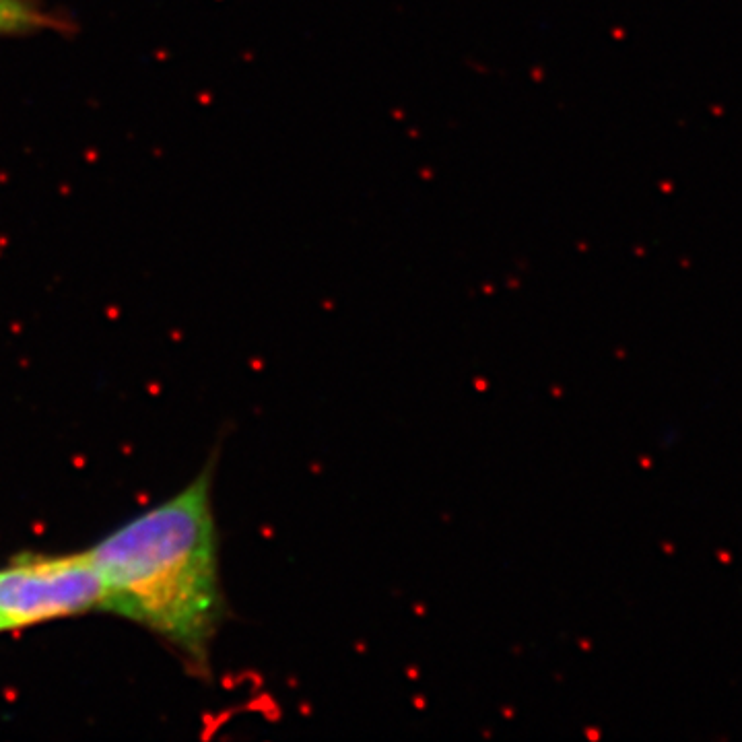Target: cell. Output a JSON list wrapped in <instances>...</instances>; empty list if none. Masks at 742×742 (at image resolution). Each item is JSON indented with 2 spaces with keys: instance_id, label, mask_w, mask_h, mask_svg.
Wrapping results in <instances>:
<instances>
[{
  "instance_id": "cell-1",
  "label": "cell",
  "mask_w": 742,
  "mask_h": 742,
  "mask_svg": "<svg viewBox=\"0 0 742 742\" xmlns=\"http://www.w3.org/2000/svg\"><path fill=\"white\" fill-rule=\"evenodd\" d=\"M104 609L147 625L205 664L223 617L209 472L89 551Z\"/></svg>"
},
{
  "instance_id": "cell-2",
  "label": "cell",
  "mask_w": 742,
  "mask_h": 742,
  "mask_svg": "<svg viewBox=\"0 0 742 742\" xmlns=\"http://www.w3.org/2000/svg\"><path fill=\"white\" fill-rule=\"evenodd\" d=\"M106 584L89 553L17 561L0 569V627H27L101 606Z\"/></svg>"
},
{
  "instance_id": "cell-3",
  "label": "cell",
  "mask_w": 742,
  "mask_h": 742,
  "mask_svg": "<svg viewBox=\"0 0 742 742\" xmlns=\"http://www.w3.org/2000/svg\"><path fill=\"white\" fill-rule=\"evenodd\" d=\"M52 19L29 0H0V33H25L48 27Z\"/></svg>"
},
{
  "instance_id": "cell-4",
  "label": "cell",
  "mask_w": 742,
  "mask_h": 742,
  "mask_svg": "<svg viewBox=\"0 0 742 742\" xmlns=\"http://www.w3.org/2000/svg\"><path fill=\"white\" fill-rule=\"evenodd\" d=\"M0 629H3V627H0Z\"/></svg>"
}]
</instances>
